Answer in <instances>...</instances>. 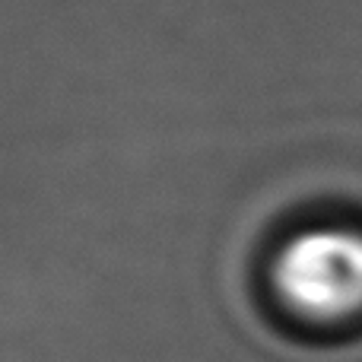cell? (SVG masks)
I'll return each mask as SVG.
<instances>
[{
  "mask_svg": "<svg viewBox=\"0 0 362 362\" xmlns=\"http://www.w3.org/2000/svg\"><path fill=\"white\" fill-rule=\"evenodd\" d=\"M274 293L308 325H344L362 315V229L315 226L280 245Z\"/></svg>",
  "mask_w": 362,
  "mask_h": 362,
  "instance_id": "obj_1",
  "label": "cell"
}]
</instances>
